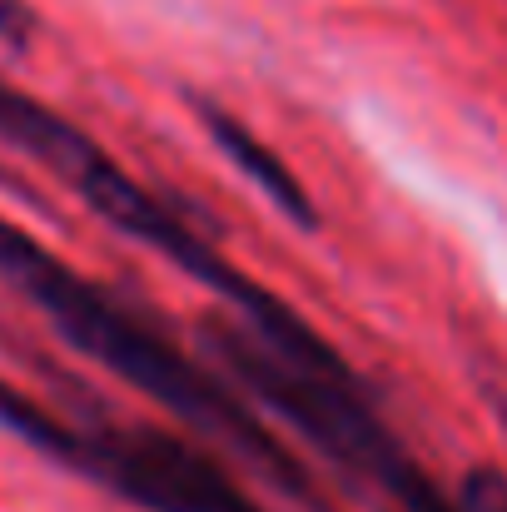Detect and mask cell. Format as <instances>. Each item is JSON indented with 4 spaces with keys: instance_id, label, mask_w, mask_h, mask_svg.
I'll return each instance as SVG.
<instances>
[{
    "instance_id": "cell-1",
    "label": "cell",
    "mask_w": 507,
    "mask_h": 512,
    "mask_svg": "<svg viewBox=\"0 0 507 512\" xmlns=\"http://www.w3.org/2000/svg\"><path fill=\"white\" fill-rule=\"evenodd\" d=\"M0 279L10 294H20L60 339L105 373H115L125 388L160 403L169 418L194 428L199 438L229 448L239 463H249L274 493H284L304 512H334L314 468L279 443V433L244 403L234 383H224L209 363H199L179 339H169L140 304L105 289L55 249H45L30 229L0 214Z\"/></svg>"
},
{
    "instance_id": "cell-5",
    "label": "cell",
    "mask_w": 507,
    "mask_h": 512,
    "mask_svg": "<svg viewBox=\"0 0 507 512\" xmlns=\"http://www.w3.org/2000/svg\"><path fill=\"white\" fill-rule=\"evenodd\" d=\"M453 503H458V512H507V473L493 463L468 468Z\"/></svg>"
},
{
    "instance_id": "cell-3",
    "label": "cell",
    "mask_w": 507,
    "mask_h": 512,
    "mask_svg": "<svg viewBox=\"0 0 507 512\" xmlns=\"http://www.w3.org/2000/svg\"><path fill=\"white\" fill-rule=\"evenodd\" d=\"M0 145H10L15 155H25L45 174H55L95 219H105L125 239L155 249L179 274L204 284L209 294H229L234 289L239 264L229 254H219L189 224L179 199H165L150 184H140L95 135H85L75 120H65L45 100L15 90L5 75H0Z\"/></svg>"
},
{
    "instance_id": "cell-6",
    "label": "cell",
    "mask_w": 507,
    "mask_h": 512,
    "mask_svg": "<svg viewBox=\"0 0 507 512\" xmlns=\"http://www.w3.org/2000/svg\"><path fill=\"white\" fill-rule=\"evenodd\" d=\"M40 35V15L25 0H0V45H10L15 55H25Z\"/></svg>"
},
{
    "instance_id": "cell-7",
    "label": "cell",
    "mask_w": 507,
    "mask_h": 512,
    "mask_svg": "<svg viewBox=\"0 0 507 512\" xmlns=\"http://www.w3.org/2000/svg\"><path fill=\"white\" fill-rule=\"evenodd\" d=\"M498 413H503V423H507V398H503V403H498Z\"/></svg>"
},
{
    "instance_id": "cell-4",
    "label": "cell",
    "mask_w": 507,
    "mask_h": 512,
    "mask_svg": "<svg viewBox=\"0 0 507 512\" xmlns=\"http://www.w3.org/2000/svg\"><path fill=\"white\" fill-rule=\"evenodd\" d=\"M189 110L199 115V125H204V135L214 140V150L234 165V170L244 174L294 229H304V234H314L319 229V209H314V194L304 189V179L284 165V155L274 150V145H264L239 115H229L224 105H214V100H204V95H194L189 100Z\"/></svg>"
},
{
    "instance_id": "cell-2",
    "label": "cell",
    "mask_w": 507,
    "mask_h": 512,
    "mask_svg": "<svg viewBox=\"0 0 507 512\" xmlns=\"http://www.w3.org/2000/svg\"><path fill=\"white\" fill-rule=\"evenodd\" d=\"M0 428L140 512H264L204 443L160 423H120L105 413L65 418L0 378Z\"/></svg>"
}]
</instances>
